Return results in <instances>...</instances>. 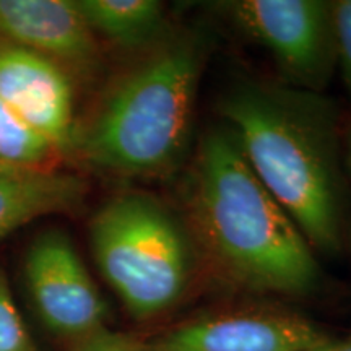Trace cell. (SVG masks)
Returning a JSON list of instances; mask_svg holds the SVG:
<instances>
[{"label":"cell","mask_w":351,"mask_h":351,"mask_svg":"<svg viewBox=\"0 0 351 351\" xmlns=\"http://www.w3.org/2000/svg\"><path fill=\"white\" fill-rule=\"evenodd\" d=\"M0 351H39L0 270Z\"/></svg>","instance_id":"obj_13"},{"label":"cell","mask_w":351,"mask_h":351,"mask_svg":"<svg viewBox=\"0 0 351 351\" xmlns=\"http://www.w3.org/2000/svg\"><path fill=\"white\" fill-rule=\"evenodd\" d=\"M96 38L125 49H152L168 36L163 3L156 0H75Z\"/></svg>","instance_id":"obj_11"},{"label":"cell","mask_w":351,"mask_h":351,"mask_svg":"<svg viewBox=\"0 0 351 351\" xmlns=\"http://www.w3.org/2000/svg\"><path fill=\"white\" fill-rule=\"evenodd\" d=\"M243 33L270 52L296 88L317 93L337 64L333 3L320 0H239L226 3Z\"/></svg>","instance_id":"obj_5"},{"label":"cell","mask_w":351,"mask_h":351,"mask_svg":"<svg viewBox=\"0 0 351 351\" xmlns=\"http://www.w3.org/2000/svg\"><path fill=\"white\" fill-rule=\"evenodd\" d=\"M0 39L77 72L99 60L98 38L75 0H0Z\"/></svg>","instance_id":"obj_9"},{"label":"cell","mask_w":351,"mask_h":351,"mask_svg":"<svg viewBox=\"0 0 351 351\" xmlns=\"http://www.w3.org/2000/svg\"><path fill=\"white\" fill-rule=\"evenodd\" d=\"M307 351H351V333L339 340H332L326 337L322 341H319L317 345H314L313 348Z\"/></svg>","instance_id":"obj_16"},{"label":"cell","mask_w":351,"mask_h":351,"mask_svg":"<svg viewBox=\"0 0 351 351\" xmlns=\"http://www.w3.org/2000/svg\"><path fill=\"white\" fill-rule=\"evenodd\" d=\"M219 111L254 174L311 247L339 251L345 186L330 101L296 86L245 82L228 91Z\"/></svg>","instance_id":"obj_1"},{"label":"cell","mask_w":351,"mask_h":351,"mask_svg":"<svg viewBox=\"0 0 351 351\" xmlns=\"http://www.w3.org/2000/svg\"><path fill=\"white\" fill-rule=\"evenodd\" d=\"M25 280L44 326L70 343L106 327L108 309L65 232L44 231L25 257Z\"/></svg>","instance_id":"obj_6"},{"label":"cell","mask_w":351,"mask_h":351,"mask_svg":"<svg viewBox=\"0 0 351 351\" xmlns=\"http://www.w3.org/2000/svg\"><path fill=\"white\" fill-rule=\"evenodd\" d=\"M324 339L300 314L239 309L182 324L147 351H307Z\"/></svg>","instance_id":"obj_8"},{"label":"cell","mask_w":351,"mask_h":351,"mask_svg":"<svg viewBox=\"0 0 351 351\" xmlns=\"http://www.w3.org/2000/svg\"><path fill=\"white\" fill-rule=\"evenodd\" d=\"M96 265L127 311L150 319L181 300L192 274V243L179 219L155 197L124 192L90 223Z\"/></svg>","instance_id":"obj_4"},{"label":"cell","mask_w":351,"mask_h":351,"mask_svg":"<svg viewBox=\"0 0 351 351\" xmlns=\"http://www.w3.org/2000/svg\"><path fill=\"white\" fill-rule=\"evenodd\" d=\"M0 101L59 153L70 150L77 124L67 70L0 39Z\"/></svg>","instance_id":"obj_7"},{"label":"cell","mask_w":351,"mask_h":351,"mask_svg":"<svg viewBox=\"0 0 351 351\" xmlns=\"http://www.w3.org/2000/svg\"><path fill=\"white\" fill-rule=\"evenodd\" d=\"M69 351H147V346L127 333L103 327L72 341Z\"/></svg>","instance_id":"obj_14"},{"label":"cell","mask_w":351,"mask_h":351,"mask_svg":"<svg viewBox=\"0 0 351 351\" xmlns=\"http://www.w3.org/2000/svg\"><path fill=\"white\" fill-rule=\"evenodd\" d=\"M86 184L78 176L49 169H0V241L46 215L80 207Z\"/></svg>","instance_id":"obj_10"},{"label":"cell","mask_w":351,"mask_h":351,"mask_svg":"<svg viewBox=\"0 0 351 351\" xmlns=\"http://www.w3.org/2000/svg\"><path fill=\"white\" fill-rule=\"evenodd\" d=\"M204 32L169 33L106 91L70 150L91 168L125 178L168 173L191 138L207 60Z\"/></svg>","instance_id":"obj_3"},{"label":"cell","mask_w":351,"mask_h":351,"mask_svg":"<svg viewBox=\"0 0 351 351\" xmlns=\"http://www.w3.org/2000/svg\"><path fill=\"white\" fill-rule=\"evenodd\" d=\"M348 161H350V166H351V138H350V147H348Z\"/></svg>","instance_id":"obj_17"},{"label":"cell","mask_w":351,"mask_h":351,"mask_svg":"<svg viewBox=\"0 0 351 351\" xmlns=\"http://www.w3.org/2000/svg\"><path fill=\"white\" fill-rule=\"evenodd\" d=\"M184 192L192 236L223 275L283 295L315 288L314 249L258 181L228 127L204 135Z\"/></svg>","instance_id":"obj_2"},{"label":"cell","mask_w":351,"mask_h":351,"mask_svg":"<svg viewBox=\"0 0 351 351\" xmlns=\"http://www.w3.org/2000/svg\"><path fill=\"white\" fill-rule=\"evenodd\" d=\"M59 155L0 101V169H49Z\"/></svg>","instance_id":"obj_12"},{"label":"cell","mask_w":351,"mask_h":351,"mask_svg":"<svg viewBox=\"0 0 351 351\" xmlns=\"http://www.w3.org/2000/svg\"><path fill=\"white\" fill-rule=\"evenodd\" d=\"M333 25L337 39V62L340 64L343 80L351 91V0L333 3Z\"/></svg>","instance_id":"obj_15"}]
</instances>
